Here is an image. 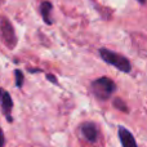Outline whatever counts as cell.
Instances as JSON below:
<instances>
[{
    "instance_id": "1",
    "label": "cell",
    "mask_w": 147,
    "mask_h": 147,
    "mask_svg": "<svg viewBox=\"0 0 147 147\" xmlns=\"http://www.w3.org/2000/svg\"><path fill=\"white\" fill-rule=\"evenodd\" d=\"M99 54H101L103 61H106L107 63H110L111 66L116 67V69L120 70V71L128 74V72H130V70H132L130 62L128 61L124 56H121V54H117V53H115V52L109 51V49H105V48H102L101 51H99Z\"/></svg>"
},
{
    "instance_id": "2",
    "label": "cell",
    "mask_w": 147,
    "mask_h": 147,
    "mask_svg": "<svg viewBox=\"0 0 147 147\" xmlns=\"http://www.w3.org/2000/svg\"><path fill=\"white\" fill-rule=\"evenodd\" d=\"M116 85L115 83L109 78H99L92 83V90H93L94 96L98 99H109L110 96L115 92Z\"/></svg>"
},
{
    "instance_id": "3",
    "label": "cell",
    "mask_w": 147,
    "mask_h": 147,
    "mask_svg": "<svg viewBox=\"0 0 147 147\" xmlns=\"http://www.w3.org/2000/svg\"><path fill=\"white\" fill-rule=\"evenodd\" d=\"M0 31H1V38L4 40V43L7 44V47L13 49L16 47V44H17V38H16L13 26L4 17L0 18Z\"/></svg>"
},
{
    "instance_id": "4",
    "label": "cell",
    "mask_w": 147,
    "mask_h": 147,
    "mask_svg": "<svg viewBox=\"0 0 147 147\" xmlns=\"http://www.w3.org/2000/svg\"><path fill=\"white\" fill-rule=\"evenodd\" d=\"M117 133H119V138H120V142H121L123 147H138L133 134L127 128L120 125L119 129H117Z\"/></svg>"
},
{
    "instance_id": "5",
    "label": "cell",
    "mask_w": 147,
    "mask_h": 147,
    "mask_svg": "<svg viewBox=\"0 0 147 147\" xmlns=\"http://www.w3.org/2000/svg\"><path fill=\"white\" fill-rule=\"evenodd\" d=\"M0 105L3 107V111H4L5 116H7L8 121H12V117H10V111L13 109V101L10 98L9 93L3 89H0Z\"/></svg>"
},
{
    "instance_id": "6",
    "label": "cell",
    "mask_w": 147,
    "mask_h": 147,
    "mask_svg": "<svg viewBox=\"0 0 147 147\" xmlns=\"http://www.w3.org/2000/svg\"><path fill=\"white\" fill-rule=\"evenodd\" d=\"M81 132H83V136L85 137V140L88 142H96L97 137H98V130H97V127L93 124V123H85L81 127Z\"/></svg>"
},
{
    "instance_id": "7",
    "label": "cell",
    "mask_w": 147,
    "mask_h": 147,
    "mask_svg": "<svg viewBox=\"0 0 147 147\" xmlns=\"http://www.w3.org/2000/svg\"><path fill=\"white\" fill-rule=\"evenodd\" d=\"M41 10V16H43V20L45 23L52 25V18H51V12H52V4L49 1H44L40 7Z\"/></svg>"
},
{
    "instance_id": "8",
    "label": "cell",
    "mask_w": 147,
    "mask_h": 147,
    "mask_svg": "<svg viewBox=\"0 0 147 147\" xmlns=\"http://www.w3.org/2000/svg\"><path fill=\"white\" fill-rule=\"evenodd\" d=\"M114 106L116 107V109H119L120 111H124V112H127V111H128V109H127V106L124 105V102H123L121 99H119V98L115 99V101H114Z\"/></svg>"
},
{
    "instance_id": "9",
    "label": "cell",
    "mask_w": 147,
    "mask_h": 147,
    "mask_svg": "<svg viewBox=\"0 0 147 147\" xmlns=\"http://www.w3.org/2000/svg\"><path fill=\"white\" fill-rule=\"evenodd\" d=\"M14 74H16V84H17V86H22V83H23V74L21 72L20 70H16Z\"/></svg>"
},
{
    "instance_id": "10",
    "label": "cell",
    "mask_w": 147,
    "mask_h": 147,
    "mask_svg": "<svg viewBox=\"0 0 147 147\" xmlns=\"http://www.w3.org/2000/svg\"><path fill=\"white\" fill-rule=\"evenodd\" d=\"M5 143V138H4V133H3L1 128H0V147H3Z\"/></svg>"
},
{
    "instance_id": "11",
    "label": "cell",
    "mask_w": 147,
    "mask_h": 147,
    "mask_svg": "<svg viewBox=\"0 0 147 147\" xmlns=\"http://www.w3.org/2000/svg\"><path fill=\"white\" fill-rule=\"evenodd\" d=\"M47 78H48L53 84H57V79L54 78V76H52V75H49V74H48V75H47Z\"/></svg>"
},
{
    "instance_id": "12",
    "label": "cell",
    "mask_w": 147,
    "mask_h": 147,
    "mask_svg": "<svg viewBox=\"0 0 147 147\" xmlns=\"http://www.w3.org/2000/svg\"><path fill=\"white\" fill-rule=\"evenodd\" d=\"M138 1H140V3H142V4H145V3H146V0H138Z\"/></svg>"
}]
</instances>
